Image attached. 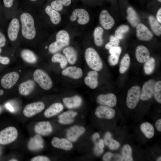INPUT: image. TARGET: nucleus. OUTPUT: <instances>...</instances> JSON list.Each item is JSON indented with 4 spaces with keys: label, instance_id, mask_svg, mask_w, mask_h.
<instances>
[{
    "label": "nucleus",
    "instance_id": "1",
    "mask_svg": "<svg viewBox=\"0 0 161 161\" xmlns=\"http://www.w3.org/2000/svg\"><path fill=\"white\" fill-rule=\"evenodd\" d=\"M18 17L21 24V38L27 41L37 38L38 15L26 9L20 12Z\"/></svg>",
    "mask_w": 161,
    "mask_h": 161
},
{
    "label": "nucleus",
    "instance_id": "2",
    "mask_svg": "<svg viewBox=\"0 0 161 161\" xmlns=\"http://www.w3.org/2000/svg\"><path fill=\"white\" fill-rule=\"evenodd\" d=\"M70 37L68 32L64 30H61L56 34V41L49 45L48 50L51 53H55L68 45Z\"/></svg>",
    "mask_w": 161,
    "mask_h": 161
},
{
    "label": "nucleus",
    "instance_id": "3",
    "mask_svg": "<svg viewBox=\"0 0 161 161\" xmlns=\"http://www.w3.org/2000/svg\"><path fill=\"white\" fill-rule=\"evenodd\" d=\"M85 57L89 66L94 70L99 71L103 68L102 61L97 52L94 48L89 47L85 52Z\"/></svg>",
    "mask_w": 161,
    "mask_h": 161
},
{
    "label": "nucleus",
    "instance_id": "4",
    "mask_svg": "<svg viewBox=\"0 0 161 161\" xmlns=\"http://www.w3.org/2000/svg\"><path fill=\"white\" fill-rule=\"evenodd\" d=\"M7 35L11 42H15L18 38H21V24L18 16L13 17L9 22L7 28Z\"/></svg>",
    "mask_w": 161,
    "mask_h": 161
},
{
    "label": "nucleus",
    "instance_id": "5",
    "mask_svg": "<svg viewBox=\"0 0 161 161\" xmlns=\"http://www.w3.org/2000/svg\"><path fill=\"white\" fill-rule=\"evenodd\" d=\"M33 77L34 80L43 89L48 90L52 87V80L48 75L42 70L36 69L34 72Z\"/></svg>",
    "mask_w": 161,
    "mask_h": 161
},
{
    "label": "nucleus",
    "instance_id": "6",
    "mask_svg": "<svg viewBox=\"0 0 161 161\" xmlns=\"http://www.w3.org/2000/svg\"><path fill=\"white\" fill-rule=\"evenodd\" d=\"M18 135L17 129L13 126H9L0 131V144L7 145L14 141Z\"/></svg>",
    "mask_w": 161,
    "mask_h": 161
},
{
    "label": "nucleus",
    "instance_id": "7",
    "mask_svg": "<svg viewBox=\"0 0 161 161\" xmlns=\"http://www.w3.org/2000/svg\"><path fill=\"white\" fill-rule=\"evenodd\" d=\"M140 87L137 85L131 87L128 90L126 98V104L130 109H134L137 106L141 95Z\"/></svg>",
    "mask_w": 161,
    "mask_h": 161
},
{
    "label": "nucleus",
    "instance_id": "8",
    "mask_svg": "<svg viewBox=\"0 0 161 161\" xmlns=\"http://www.w3.org/2000/svg\"><path fill=\"white\" fill-rule=\"evenodd\" d=\"M69 18L72 21L77 20L78 23L81 25L86 24L90 20L88 12L83 8H77L74 10Z\"/></svg>",
    "mask_w": 161,
    "mask_h": 161
},
{
    "label": "nucleus",
    "instance_id": "9",
    "mask_svg": "<svg viewBox=\"0 0 161 161\" xmlns=\"http://www.w3.org/2000/svg\"><path fill=\"white\" fill-rule=\"evenodd\" d=\"M45 105L42 102H34L27 105L23 111V114L27 117H31L41 112L44 108Z\"/></svg>",
    "mask_w": 161,
    "mask_h": 161
},
{
    "label": "nucleus",
    "instance_id": "10",
    "mask_svg": "<svg viewBox=\"0 0 161 161\" xmlns=\"http://www.w3.org/2000/svg\"><path fill=\"white\" fill-rule=\"evenodd\" d=\"M155 80L150 79L143 84L140 99L142 100H147L151 98L154 94V87L155 83Z\"/></svg>",
    "mask_w": 161,
    "mask_h": 161
},
{
    "label": "nucleus",
    "instance_id": "11",
    "mask_svg": "<svg viewBox=\"0 0 161 161\" xmlns=\"http://www.w3.org/2000/svg\"><path fill=\"white\" fill-rule=\"evenodd\" d=\"M19 77V74L16 72H13L7 73L1 78V84L4 88L10 89L17 82Z\"/></svg>",
    "mask_w": 161,
    "mask_h": 161
},
{
    "label": "nucleus",
    "instance_id": "12",
    "mask_svg": "<svg viewBox=\"0 0 161 161\" xmlns=\"http://www.w3.org/2000/svg\"><path fill=\"white\" fill-rule=\"evenodd\" d=\"M115 110L111 107L106 105L98 106L95 111V115L100 118L111 119L115 116Z\"/></svg>",
    "mask_w": 161,
    "mask_h": 161
},
{
    "label": "nucleus",
    "instance_id": "13",
    "mask_svg": "<svg viewBox=\"0 0 161 161\" xmlns=\"http://www.w3.org/2000/svg\"><path fill=\"white\" fill-rule=\"evenodd\" d=\"M99 21L102 26L106 30L111 29L115 23L113 18L106 10L101 11L99 16Z\"/></svg>",
    "mask_w": 161,
    "mask_h": 161
},
{
    "label": "nucleus",
    "instance_id": "14",
    "mask_svg": "<svg viewBox=\"0 0 161 161\" xmlns=\"http://www.w3.org/2000/svg\"><path fill=\"white\" fill-rule=\"evenodd\" d=\"M97 101L102 105L114 107L117 104V98L116 95L112 93L100 94L97 97Z\"/></svg>",
    "mask_w": 161,
    "mask_h": 161
},
{
    "label": "nucleus",
    "instance_id": "15",
    "mask_svg": "<svg viewBox=\"0 0 161 161\" xmlns=\"http://www.w3.org/2000/svg\"><path fill=\"white\" fill-rule=\"evenodd\" d=\"M136 35L139 40L142 41H149L153 37L152 32L142 23H139L136 26Z\"/></svg>",
    "mask_w": 161,
    "mask_h": 161
},
{
    "label": "nucleus",
    "instance_id": "16",
    "mask_svg": "<svg viewBox=\"0 0 161 161\" xmlns=\"http://www.w3.org/2000/svg\"><path fill=\"white\" fill-rule=\"evenodd\" d=\"M34 130L37 133L45 136L48 135L52 133V128L49 121H41L35 124Z\"/></svg>",
    "mask_w": 161,
    "mask_h": 161
},
{
    "label": "nucleus",
    "instance_id": "17",
    "mask_svg": "<svg viewBox=\"0 0 161 161\" xmlns=\"http://www.w3.org/2000/svg\"><path fill=\"white\" fill-rule=\"evenodd\" d=\"M85 131L84 128L82 126H73L68 130L66 134L67 138L70 141L75 142L84 133Z\"/></svg>",
    "mask_w": 161,
    "mask_h": 161
},
{
    "label": "nucleus",
    "instance_id": "18",
    "mask_svg": "<svg viewBox=\"0 0 161 161\" xmlns=\"http://www.w3.org/2000/svg\"><path fill=\"white\" fill-rule=\"evenodd\" d=\"M135 56L138 62L143 63L150 58V54L148 49L145 46L139 45L136 49Z\"/></svg>",
    "mask_w": 161,
    "mask_h": 161
},
{
    "label": "nucleus",
    "instance_id": "19",
    "mask_svg": "<svg viewBox=\"0 0 161 161\" xmlns=\"http://www.w3.org/2000/svg\"><path fill=\"white\" fill-rule=\"evenodd\" d=\"M51 144L54 147L65 150H70L72 148V143L69 140L65 138L60 139L55 137L51 141Z\"/></svg>",
    "mask_w": 161,
    "mask_h": 161
},
{
    "label": "nucleus",
    "instance_id": "20",
    "mask_svg": "<svg viewBox=\"0 0 161 161\" xmlns=\"http://www.w3.org/2000/svg\"><path fill=\"white\" fill-rule=\"evenodd\" d=\"M98 76L97 71L94 70L89 71L84 78L85 83L91 89L96 88L98 85Z\"/></svg>",
    "mask_w": 161,
    "mask_h": 161
},
{
    "label": "nucleus",
    "instance_id": "21",
    "mask_svg": "<svg viewBox=\"0 0 161 161\" xmlns=\"http://www.w3.org/2000/svg\"><path fill=\"white\" fill-rule=\"evenodd\" d=\"M62 74L73 79H78L82 77L83 72L81 68L74 66L66 68L62 71Z\"/></svg>",
    "mask_w": 161,
    "mask_h": 161
},
{
    "label": "nucleus",
    "instance_id": "22",
    "mask_svg": "<svg viewBox=\"0 0 161 161\" xmlns=\"http://www.w3.org/2000/svg\"><path fill=\"white\" fill-rule=\"evenodd\" d=\"M63 101L66 107L71 109L79 107L81 104L82 100L79 96L75 95L70 97L64 98Z\"/></svg>",
    "mask_w": 161,
    "mask_h": 161
},
{
    "label": "nucleus",
    "instance_id": "23",
    "mask_svg": "<svg viewBox=\"0 0 161 161\" xmlns=\"http://www.w3.org/2000/svg\"><path fill=\"white\" fill-rule=\"evenodd\" d=\"M35 84L33 81L29 80L21 83L19 85L18 90L19 93L23 96L29 95L34 88Z\"/></svg>",
    "mask_w": 161,
    "mask_h": 161
},
{
    "label": "nucleus",
    "instance_id": "24",
    "mask_svg": "<svg viewBox=\"0 0 161 161\" xmlns=\"http://www.w3.org/2000/svg\"><path fill=\"white\" fill-rule=\"evenodd\" d=\"M109 52L111 55L108 58V62L109 64L114 66L117 64L119 61L120 55L122 52L121 47H116L110 48Z\"/></svg>",
    "mask_w": 161,
    "mask_h": 161
},
{
    "label": "nucleus",
    "instance_id": "25",
    "mask_svg": "<svg viewBox=\"0 0 161 161\" xmlns=\"http://www.w3.org/2000/svg\"><path fill=\"white\" fill-rule=\"evenodd\" d=\"M45 12L48 16L52 23L57 25L60 23L61 20V17L60 13L53 9L50 5H47L45 8Z\"/></svg>",
    "mask_w": 161,
    "mask_h": 161
},
{
    "label": "nucleus",
    "instance_id": "26",
    "mask_svg": "<svg viewBox=\"0 0 161 161\" xmlns=\"http://www.w3.org/2000/svg\"><path fill=\"white\" fill-rule=\"evenodd\" d=\"M64 108L63 105L59 103H54L45 111L44 114L46 117H50L54 116L62 111Z\"/></svg>",
    "mask_w": 161,
    "mask_h": 161
},
{
    "label": "nucleus",
    "instance_id": "27",
    "mask_svg": "<svg viewBox=\"0 0 161 161\" xmlns=\"http://www.w3.org/2000/svg\"><path fill=\"white\" fill-rule=\"evenodd\" d=\"M77 114L76 112L72 111L65 112L58 116V122L62 124L70 123L73 122L74 118Z\"/></svg>",
    "mask_w": 161,
    "mask_h": 161
},
{
    "label": "nucleus",
    "instance_id": "28",
    "mask_svg": "<svg viewBox=\"0 0 161 161\" xmlns=\"http://www.w3.org/2000/svg\"><path fill=\"white\" fill-rule=\"evenodd\" d=\"M63 52L70 64H73L76 63L77 59V54L73 48L71 47H66L63 49Z\"/></svg>",
    "mask_w": 161,
    "mask_h": 161
},
{
    "label": "nucleus",
    "instance_id": "29",
    "mask_svg": "<svg viewBox=\"0 0 161 161\" xmlns=\"http://www.w3.org/2000/svg\"><path fill=\"white\" fill-rule=\"evenodd\" d=\"M20 55L24 61L29 63H35L37 60L36 55L32 51L29 49L22 50L21 52Z\"/></svg>",
    "mask_w": 161,
    "mask_h": 161
},
{
    "label": "nucleus",
    "instance_id": "30",
    "mask_svg": "<svg viewBox=\"0 0 161 161\" xmlns=\"http://www.w3.org/2000/svg\"><path fill=\"white\" fill-rule=\"evenodd\" d=\"M127 19L130 24L134 27H136L140 22L139 17L137 12L131 7L127 9Z\"/></svg>",
    "mask_w": 161,
    "mask_h": 161
},
{
    "label": "nucleus",
    "instance_id": "31",
    "mask_svg": "<svg viewBox=\"0 0 161 161\" xmlns=\"http://www.w3.org/2000/svg\"><path fill=\"white\" fill-rule=\"evenodd\" d=\"M140 128L147 138L150 139L153 137L154 130V127L151 123L147 122L143 123L141 125Z\"/></svg>",
    "mask_w": 161,
    "mask_h": 161
},
{
    "label": "nucleus",
    "instance_id": "32",
    "mask_svg": "<svg viewBox=\"0 0 161 161\" xmlns=\"http://www.w3.org/2000/svg\"><path fill=\"white\" fill-rule=\"evenodd\" d=\"M43 144V141L41 137L38 135H36L30 141L28 146L30 149L36 150L42 148Z\"/></svg>",
    "mask_w": 161,
    "mask_h": 161
},
{
    "label": "nucleus",
    "instance_id": "33",
    "mask_svg": "<svg viewBox=\"0 0 161 161\" xmlns=\"http://www.w3.org/2000/svg\"><path fill=\"white\" fill-rule=\"evenodd\" d=\"M71 3V0H54L50 5L52 8L59 12L62 10L63 6H68Z\"/></svg>",
    "mask_w": 161,
    "mask_h": 161
},
{
    "label": "nucleus",
    "instance_id": "34",
    "mask_svg": "<svg viewBox=\"0 0 161 161\" xmlns=\"http://www.w3.org/2000/svg\"><path fill=\"white\" fill-rule=\"evenodd\" d=\"M103 30L101 27H96L94 32V38L95 44L97 46H101L103 43Z\"/></svg>",
    "mask_w": 161,
    "mask_h": 161
},
{
    "label": "nucleus",
    "instance_id": "35",
    "mask_svg": "<svg viewBox=\"0 0 161 161\" xmlns=\"http://www.w3.org/2000/svg\"><path fill=\"white\" fill-rule=\"evenodd\" d=\"M17 0H1L2 4L4 13L6 18L7 13L13 10L16 7Z\"/></svg>",
    "mask_w": 161,
    "mask_h": 161
},
{
    "label": "nucleus",
    "instance_id": "36",
    "mask_svg": "<svg viewBox=\"0 0 161 161\" xmlns=\"http://www.w3.org/2000/svg\"><path fill=\"white\" fill-rule=\"evenodd\" d=\"M155 61L153 57L150 58L145 62L144 65V70L145 73L147 75L152 74L155 69Z\"/></svg>",
    "mask_w": 161,
    "mask_h": 161
},
{
    "label": "nucleus",
    "instance_id": "37",
    "mask_svg": "<svg viewBox=\"0 0 161 161\" xmlns=\"http://www.w3.org/2000/svg\"><path fill=\"white\" fill-rule=\"evenodd\" d=\"M130 63V58L128 54H126L121 59L119 71L121 74L125 73L128 69Z\"/></svg>",
    "mask_w": 161,
    "mask_h": 161
},
{
    "label": "nucleus",
    "instance_id": "38",
    "mask_svg": "<svg viewBox=\"0 0 161 161\" xmlns=\"http://www.w3.org/2000/svg\"><path fill=\"white\" fill-rule=\"evenodd\" d=\"M132 149L130 146L126 144L123 147L122 149V156L123 160L125 161H132Z\"/></svg>",
    "mask_w": 161,
    "mask_h": 161
},
{
    "label": "nucleus",
    "instance_id": "39",
    "mask_svg": "<svg viewBox=\"0 0 161 161\" xmlns=\"http://www.w3.org/2000/svg\"><path fill=\"white\" fill-rule=\"evenodd\" d=\"M149 20L151 29L154 33L157 36L161 34V25L154 18L151 16L149 17Z\"/></svg>",
    "mask_w": 161,
    "mask_h": 161
},
{
    "label": "nucleus",
    "instance_id": "40",
    "mask_svg": "<svg viewBox=\"0 0 161 161\" xmlns=\"http://www.w3.org/2000/svg\"><path fill=\"white\" fill-rule=\"evenodd\" d=\"M52 62H59L60 63V66L62 69L64 68L66 66L68 61L65 57L58 53L54 54L51 59Z\"/></svg>",
    "mask_w": 161,
    "mask_h": 161
},
{
    "label": "nucleus",
    "instance_id": "41",
    "mask_svg": "<svg viewBox=\"0 0 161 161\" xmlns=\"http://www.w3.org/2000/svg\"><path fill=\"white\" fill-rule=\"evenodd\" d=\"M129 29L127 25L123 24L120 26L115 31L114 36L119 39H123L124 35L128 32Z\"/></svg>",
    "mask_w": 161,
    "mask_h": 161
},
{
    "label": "nucleus",
    "instance_id": "42",
    "mask_svg": "<svg viewBox=\"0 0 161 161\" xmlns=\"http://www.w3.org/2000/svg\"><path fill=\"white\" fill-rule=\"evenodd\" d=\"M153 95L155 100L160 103H161V81L159 80L155 83Z\"/></svg>",
    "mask_w": 161,
    "mask_h": 161
},
{
    "label": "nucleus",
    "instance_id": "43",
    "mask_svg": "<svg viewBox=\"0 0 161 161\" xmlns=\"http://www.w3.org/2000/svg\"><path fill=\"white\" fill-rule=\"evenodd\" d=\"M119 40L111 35L110 37L109 41L106 44L105 47L106 49H109L111 48L119 46Z\"/></svg>",
    "mask_w": 161,
    "mask_h": 161
},
{
    "label": "nucleus",
    "instance_id": "44",
    "mask_svg": "<svg viewBox=\"0 0 161 161\" xmlns=\"http://www.w3.org/2000/svg\"><path fill=\"white\" fill-rule=\"evenodd\" d=\"M120 145L118 142L112 138L108 145L109 148L112 150L117 149L119 147Z\"/></svg>",
    "mask_w": 161,
    "mask_h": 161
},
{
    "label": "nucleus",
    "instance_id": "45",
    "mask_svg": "<svg viewBox=\"0 0 161 161\" xmlns=\"http://www.w3.org/2000/svg\"><path fill=\"white\" fill-rule=\"evenodd\" d=\"M7 37L0 30V48L4 47L7 41Z\"/></svg>",
    "mask_w": 161,
    "mask_h": 161
},
{
    "label": "nucleus",
    "instance_id": "46",
    "mask_svg": "<svg viewBox=\"0 0 161 161\" xmlns=\"http://www.w3.org/2000/svg\"><path fill=\"white\" fill-rule=\"evenodd\" d=\"M2 51L1 48H0V63L4 65L8 64L10 62V58L7 56H3L0 55Z\"/></svg>",
    "mask_w": 161,
    "mask_h": 161
},
{
    "label": "nucleus",
    "instance_id": "47",
    "mask_svg": "<svg viewBox=\"0 0 161 161\" xmlns=\"http://www.w3.org/2000/svg\"><path fill=\"white\" fill-rule=\"evenodd\" d=\"M49 159L47 157L43 156H38L32 158L31 161H49Z\"/></svg>",
    "mask_w": 161,
    "mask_h": 161
},
{
    "label": "nucleus",
    "instance_id": "48",
    "mask_svg": "<svg viewBox=\"0 0 161 161\" xmlns=\"http://www.w3.org/2000/svg\"><path fill=\"white\" fill-rule=\"evenodd\" d=\"M111 137L112 135L110 132H107L106 133L104 136V140L105 143L106 145H109L112 139Z\"/></svg>",
    "mask_w": 161,
    "mask_h": 161
},
{
    "label": "nucleus",
    "instance_id": "49",
    "mask_svg": "<svg viewBox=\"0 0 161 161\" xmlns=\"http://www.w3.org/2000/svg\"><path fill=\"white\" fill-rule=\"evenodd\" d=\"M103 149L99 147L98 143H96L94 149V151L95 154L99 155L101 154L103 152Z\"/></svg>",
    "mask_w": 161,
    "mask_h": 161
},
{
    "label": "nucleus",
    "instance_id": "50",
    "mask_svg": "<svg viewBox=\"0 0 161 161\" xmlns=\"http://www.w3.org/2000/svg\"><path fill=\"white\" fill-rule=\"evenodd\" d=\"M113 155V154L111 152H108L106 153L103 157V160L105 161H110Z\"/></svg>",
    "mask_w": 161,
    "mask_h": 161
},
{
    "label": "nucleus",
    "instance_id": "51",
    "mask_svg": "<svg viewBox=\"0 0 161 161\" xmlns=\"http://www.w3.org/2000/svg\"><path fill=\"white\" fill-rule=\"evenodd\" d=\"M155 126L157 130L161 131V119H158L155 123Z\"/></svg>",
    "mask_w": 161,
    "mask_h": 161
},
{
    "label": "nucleus",
    "instance_id": "52",
    "mask_svg": "<svg viewBox=\"0 0 161 161\" xmlns=\"http://www.w3.org/2000/svg\"><path fill=\"white\" fill-rule=\"evenodd\" d=\"M157 21L160 24L161 23V8H160L157 14Z\"/></svg>",
    "mask_w": 161,
    "mask_h": 161
},
{
    "label": "nucleus",
    "instance_id": "53",
    "mask_svg": "<svg viewBox=\"0 0 161 161\" xmlns=\"http://www.w3.org/2000/svg\"><path fill=\"white\" fill-rule=\"evenodd\" d=\"M26 2L27 4L30 5V6L32 5H35L38 3V2L39 1V0H26Z\"/></svg>",
    "mask_w": 161,
    "mask_h": 161
},
{
    "label": "nucleus",
    "instance_id": "54",
    "mask_svg": "<svg viewBox=\"0 0 161 161\" xmlns=\"http://www.w3.org/2000/svg\"><path fill=\"white\" fill-rule=\"evenodd\" d=\"M5 106L10 112H13L14 110V109L12 106L8 103H7L5 104Z\"/></svg>",
    "mask_w": 161,
    "mask_h": 161
},
{
    "label": "nucleus",
    "instance_id": "55",
    "mask_svg": "<svg viewBox=\"0 0 161 161\" xmlns=\"http://www.w3.org/2000/svg\"><path fill=\"white\" fill-rule=\"evenodd\" d=\"M100 137L99 134L97 133H95L92 136V139L94 141H95L97 139Z\"/></svg>",
    "mask_w": 161,
    "mask_h": 161
},
{
    "label": "nucleus",
    "instance_id": "56",
    "mask_svg": "<svg viewBox=\"0 0 161 161\" xmlns=\"http://www.w3.org/2000/svg\"><path fill=\"white\" fill-rule=\"evenodd\" d=\"M98 143L99 147L103 149L104 147V143L103 140L102 139L100 140Z\"/></svg>",
    "mask_w": 161,
    "mask_h": 161
},
{
    "label": "nucleus",
    "instance_id": "57",
    "mask_svg": "<svg viewBox=\"0 0 161 161\" xmlns=\"http://www.w3.org/2000/svg\"><path fill=\"white\" fill-rule=\"evenodd\" d=\"M2 14L4 15L1 1H0V19Z\"/></svg>",
    "mask_w": 161,
    "mask_h": 161
},
{
    "label": "nucleus",
    "instance_id": "58",
    "mask_svg": "<svg viewBox=\"0 0 161 161\" xmlns=\"http://www.w3.org/2000/svg\"><path fill=\"white\" fill-rule=\"evenodd\" d=\"M4 93V92L2 90L0 89V96L2 95Z\"/></svg>",
    "mask_w": 161,
    "mask_h": 161
},
{
    "label": "nucleus",
    "instance_id": "59",
    "mask_svg": "<svg viewBox=\"0 0 161 161\" xmlns=\"http://www.w3.org/2000/svg\"><path fill=\"white\" fill-rule=\"evenodd\" d=\"M157 161H161V157L160 156L159 157H158L157 159Z\"/></svg>",
    "mask_w": 161,
    "mask_h": 161
},
{
    "label": "nucleus",
    "instance_id": "60",
    "mask_svg": "<svg viewBox=\"0 0 161 161\" xmlns=\"http://www.w3.org/2000/svg\"><path fill=\"white\" fill-rule=\"evenodd\" d=\"M9 161H18V160H17L16 159H11L10 160H9Z\"/></svg>",
    "mask_w": 161,
    "mask_h": 161
},
{
    "label": "nucleus",
    "instance_id": "61",
    "mask_svg": "<svg viewBox=\"0 0 161 161\" xmlns=\"http://www.w3.org/2000/svg\"><path fill=\"white\" fill-rule=\"evenodd\" d=\"M160 2H161V0H157Z\"/></svg>",
    "mask_w": 161,
    "mask_h": 161
}]
</instances>
